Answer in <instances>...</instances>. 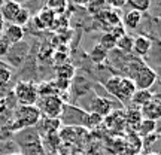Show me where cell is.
<instances>
[{
  "label": "cell",
  "mask_w": 161,
  "mask_h": 155,
  "mask_svg": "<svg viewBox=\"0 0 161 155\" xmlns=\"http://www.w3.org/2000/svg\"><path fill=\"white\" fill-rule=\"evenodd\" d=\"M40 118L42 115L37 106H17L9 119V130L14 134L27 128H33L39 124Z\"/></svg>",
  "instance_id": "obj_1"
},
{
  "label": "cell",
  "mask_w": 161,
  "mask_h": 155,
  "mask_svg": "<svg viewBox=\"0 0 161 155\" xmlns=\"http://www.w3.org/2000/svg\"><path fill=\"white\" fill-rule=\"evenodd\" d=\"M106 91L109 92L110 96H114L116 100H119L121 103H130L133 94L136 91V86L130 78L125 76H110L109 79L104 84Z\"/></svg>",
  "instance_id": "obj_2"
},
{
  "label": "cell",
  "mask_w": 161,
  "mask_h": 155,
  "mask_svg": "<svg viewBox=\"0 0 161 155\" xmlns=\"http://www.w3.org/2000/svg\"><path fill=\"white\" fill-rule=\"evenodd\" d=\"M12 96L15 97L19 106H36L39 100V91L37 86L29 80H19L14 86Z\"/></svg>",
  "instance_id": "obj_3"
},
{
  "label": "cell",
  "mask_w": 161,
  "mask_h": 155,
  "mask_svg": "<svg viewBox=\"0 0 161 155\" xmlns=\"http://www.w3.org/2000/svg\"><path fill=\"white\" fill-rule=\"evenodd\" d=\"M60 124L66 127H80V128H86V119H88V112L75 106V104H66L64 103L63 112L60 115Z\"/></svg>",
  "instance_id": "obj_4"
},
{
  "label": "cell",
  "mask_w": 161,
  "mask_h": 155,
  "mask_svg": "<svg viewBox=\"0 0 161 155\" xmlns=\"http://www.w3.org/2000/svg\"><path fill=\"white\" fill-rule=\"evenodd\" d=\"M37 102H39V104H36V106L39 109L40 115L49 118V119L60 118L64 108V100L60 96H45V97L39 98Z\"/></svg>",
  "instance_id": "obj_5"
},
{
  "label": "cell",
  "mask_w": 161,
  "mask_h": 155,
  "mask_svg": "<svg viewBox=\"0 0 161 155\" xmlns=\"http://www.w3.org/2000/svg\"><path fill=\"white\" fill-rule=\"evenodd\" d=\"M157 78L158 76H157L155 70L143 64L140 69L134 72V75L131 76V80L134 82L136 90H151V86L157 82Z\"/></svg>",
  "instance_id": "obj_6"
},
{
  "label": "cell",
  "mask_w": 161,
  "mask_h": 155,
  "mask_svg": "<svg viewBox=\"0 0 161 155\" xmlns=\"http://www.w3.org/2000/svg\"><path fill=\"white\" fill-rule=\"evenodd\" d=\"M115 106H114V102L108 97H103V96H96V94H91V97L88 96V108H85V112L88 113H97L100 116H108L112 112Z\"/></svg>",
  "instance_id": "obj_7"
},
{
  "label": "cell",
  "mask_w": 161,
  "mask_h": 155,
  "mask_svg": "<svg viewBox=\"0 0 161 155\" xmlns=\"http://www.w3.org/2000/svg\"><path fill=\"white\" fill-rule=\"evenodd\" d=\"M29 49H30L29 43H25L24 40H21V42H18V43H15V45H11V48H9V51H8V54H6L5 58L8 60V63L9 64L18 67V66H21L23 61L27 58V55H29Z\"/></svg>",
  "instance_id": "obj_8"
},
{
  "label": "cell",
  "mask_w": 161,
  "mask_h": 155,
  "mask_svg": "<svg viewBox=\"0 0 161 155\" xmlns=\"http://www.w3.org/2000/svg\"><path fill=\"white\" fill-rule=\"evenodd\" d=\"M140 115L143 119H151V121H158L161 116V104L160 100L154 96V98L151 100L149 103H146L145 106L140 108Z\"/></svg>",
  "instance_id": "obj_9"
},
{
  "label": "cell",
  "mask_w": 161,
  "mask_h": 155,
  "mask_svg": "<svg viewBox=\"0 0 161 155\" xmlns=\"http://www.w3.org/2000/svg\"><path fill=\"white\" fill-rule=\"evenodd\" d=\"M0 36L5 37L11 45H15L24 39V29L19 25H15V24H5Z\"/></svg>",
  "instance_id": "obj_10"
},
{
  "label": "cell",
  "mask_w": 161,
  "mask_h": 155,
  "mask_svg": "<svg viewBox=\"0 0 161 155\" xmlns=\"http://www.w3.org/2000/svg\"><path fill=\"white\" fill-rule=\"evenodd\" d=\"M151 48H152V40L149 37H146L143 35H139L136 37H133L131 52L136 54L137 57H146L151 52Z\"/></svg>",
  "instance_id": "obj_11"
},
{
  "label": "cell",
  "mask_w": 161,
  "mask_h": 155,
  "mask_svg": "<svg viewBox=\"0 0 161 155\" xmlns=\"http://www.w3.org/2000/svg\"><path fill=\"white\" fill-rule=\"evenodd\" d=\"M21 8H23V5L15 3V2H12V0H6V3L0 8V15L3 18L5 24H14L18 12L21 11Z\"/></svg>",
  "instance_id": "obj_12"
},
{
  "label": "cell",
  "mask_w": 161,
  "mask_h": 155,
  "mask_svg": "<svg viewBox=\"0 0 161 155\" xmlns=\"http://www.w3.org/2000/svg\"><path fill=\"white\" fill-rule=\"evenodd\" d=\"M55 18H57V15L43 6V8L37 12V15L35 17V21L39 29H51L54 21H55Z\"/></svg>",
  "instance_id": "obj_13"
},
{
  "label": "cell",
  "mask_w": 161,
  "mask_h": 155,
  "mask_svg": "<svg viewBox=\"0 0 161 155\" xmlns=\"http://www.w3.org/2000/svg\"><path fill=\"white\" fill-rule=\"evenodd\" d=\"M140 21H142V14L131 9V11L127 12L125 15H124V18H122V27L124 29L134 30L140 25Z\"/></svg>",
  "instance_id": "obj_14"
},
{
  "label": "cell",
  "mask_w": 161,
  "mask_h": 155,
  "mask_svg": "<svg viewBox=\"0 0 161 155\" xmlns=\"http://www.w3.org/2000/svg\"><path fill=\"white\" fill-rule=\"evenodd\" d=\"M152 98H154V94H152L149 90H136L134 94H133L131 100H130V103H131L133 106L142 108V106H145L146 103H149Z\"/></svg>",
  "instance_id": "obj_15"
},
{
  "label": "cell",
  "mask_w": 161,
  "mask_h": 155,
  "mask_svg": "<svg viewBox=\"0 0 161 155\" xmlns=\"http://www.w3.org/2000/svg\"><path fill=\"white\" fill-rule=\"evenodd\" d=\"M98 18H100V21H102L104 25L109 27V30L114 29V27H116L118 24H121V18L116 15V11L103 9V11L98 14Z\"/></svg>",
  "instance_id": "obj_16"
},
{
  "label": "cell",
  "mask_w": 161,
  "mask_h": 155,
  "mask_svg": "<svg viewBox=\"0 0 161 155\" xmlns=\"http://www.w3.org/2000/svg\"><path fill=\"white\" fill-rule=\"evenodd\" d=\"M45 8L49 9L51 12H54L57 17H60L67 9V0H46Z\"/></svg>",
  "instance_id": "obj_17"
},
{
  "label": "cell",
  "mask_w": 161,
  "mask_h": 155,
  "mask_svg": "<svg viewBox=\"0 0 161 155\" xmlns=\"http://www.w3.org/2000/svg\"><path fill=\"white\" fill-rule=\"evenodd\" d=\"M155 128H157V122H155V121L143 119V118H142V121L139 122V125H137V128H136V130L139 131V134H140V136L146 137V136L154 134Z\"/></svg>",
  "instance_id": "obj_18"
},
{
  "label": "cell",
  "mask_w": 161,
  "mask_h": 155,
  "mask_svg": "<svg viewBox=\"0 0 161 155\" xmlns=\"http://www.w3.org/2000/svg\"><path fill=\"white\" fill-rule=\"evenodd\" d=\"M75 76V67L72 64H61L57 67V79L61 80H67L69 82L72 78Z\"/></svg>",
  "instance_id": "obj_19"
},
{
  "label": "cell",
  "mask_w": 161,
  "mask_h": 155,
  "mask_svg": "<svg viewBox=\"0 0 161 155\" xmlns=\"http://www.w3.org/2000/svg\"><path fill=\"white\" fill-rule=\"evenodd\" d=\"M121 52H124V54H131V49H133V36L130 35H124L121 36L119 39L116 40V46Z\"/></svg>",
  "instance_id": "obj_20"
},
{
  "label": "cell",
  "mask_w": 161,
  "mask_h": 155,
  "mask_svg": "<svg viewBox=\"0 0 161 155\" xmlns=\"http://www.w3.org/2000/svg\"><path fill=\"white\" fill-rule=\"evenodd\" d=\"M90 58H91L92 63L102 64L104 60L108 58V51H106V49H103L100 45H96L91 51H90Z\"/></svg>",
  "instance_id": "obj_21"
},
{
  "label": "cell",
  "mask_w": 161,
  "mask_h": 155,
  "mask_svg": "<svg viewBox=\"0 0 161 155\" xmlns=\"http://www.w3.org/2000/svg\"><path fill=\"white\" fill-rule=\"evenodd\" d=\"M97 45H100L102 48H103V49H106V51L109 52L110 49H115L116 39L112 35H110V33H103V35L100 36V39H98V43H97Z\"/></svg>",
  "instance_id": "obj_22"
},
{
  "label": "cell",
  "mask_w": 161,
  "mask_h": 155,
  "mask_svg": "<svg viewBox=\"0 0 161 155\" xmlns=\"http://www.w3.org/2000/svg\"><path fill=\"white\" fill-rule=\"evenodd\" d=\"M12 78V69L9 64H6L5 61L0 60V86L6 85Z\"/></svg>",
  "instance_id": "obj_23"
},
{
  "label": "cell",
  "mask_w": 161,
  "mask_h": 155,
  "mask_svg": "<svg viewBox=\"0 0 161 155\" xmlns=\"http://www.w3.org/2000/svg\"><path fill=\"white\" fill-rule=\"evenodd\" d=\"M127 5L131 6L133 11H137L140 14L149 11L151 8V0H127Z\"/></svg>",
  "instance_id": "obj_24"
},
{
  "label": "cell",
  "mask_w": 161,
  "mask_h": 155,
  "mask_svg": "<svg viewBox=\"0 0 161 155\" xmlns=\"http://www.w3.org/2000/svg\"><path fill=\"white\" fill-rule=\"evenodd\" d=\"M30 18H31V15H30V11L29 9H25V8H21V11L18 12L17 18H15V21H14V24L15 25H19V27H23L24 25H27V24L30 23Z\"/></svg>",
  "instance_id": "obj_25"
},
{
  "label": "cell",
  "mask_w": 161,
  "mask_h": 155,
  "mask_svg": "<svg viewBox=\"0 0 161 155\" xmlns=\"http://www.w3.org/2000/svg\"><path fill=\"white\" fill-rule=\"evenodd\" d=\"M142 121V115H140V110L134 109V110H128L125 113V122H128V124H133L134 125V128H137L139 122Z\"/></svg>",
  "instance_id": "obj_26"
},
{
  "label": "cell",
  "mask_w": 161,
  "mask_h": 155,
  "mask_svg": "<svg viewBox=\"0 0 161 155\" xmlns=\"http://www.w3.org/2000/svg\"><path fill=\"white\" fill-rule=\"evenodd\" d=\"M103 116L97 115V113H88V119H86V128H94L102 124Z\"/></svg>",
  "instance_id": "obj_27"
},
{
  "label": "cell",
  "mask_w": 161,
  "mask_h": 155,
  "mask_svg": "<svg viewBox=\"0 0 161 155\" xmlns=\"http://www.w3.org/2000/svg\"><path fill=\"white\" fill-rule=\"evenodd\" d=\"M9 48H11V43H9L5 37L0 36V58L6 57V54H8V51H9Z\"/></svg>",
  "instance_id": "obj_28"
},
{
  "label": "cell",
  "mask_w": 161,
  "mask_h": 155,
  "mask_svg": "<svg viewBox=\"0 0 161 155\" xmlns=\"http://www.w3.org/2000/svg\"><path fill=\"white\" fill-rule=\"evenodd\" d=\"M108 3H110V5L115 6V8H122L127 3V0H108Z\"/></svg>",
  "instance_id": "obj_29"
},
{
  "label": "cell",
  "mask_w": 161,
  "mask_h": 155,
  "mask_svg": "<svg viewBox=\"0 0 161 155\" xmlns=\"http://www.w3.org/2000/svg\"><path fill=\"white\" fill-rule=\"evenodd\" d=\"M6 109H8V102H6V98H2L0 100V113H5Z\"/></svg>",
  "instance_id": "obj_30"
},
{
  "label": "cell",
  "mask_w": 161,
  "mask_h": 155,
  "mask_svg": "<svg viewBox=\"0 0 161 155\" xmlns=\"http://www.w3.org/2000/svg\"><path fill=\"white\" fill-rule=\"evenodd\" d=\"M76 5H80V6H88V3L91 2V0H73Z\"/></svg>",
  "instance_id": "obj_31"
},
{
  "label": "cell",
  "mask_w": 161,
  "mask_h": 155,
  "mask_svg": "<svg viewBox=\"0 0 161 155\" xmlns=\"http://www.w3.org/2000/svg\"><path fill=\"white\" fill-rule=\"evenodd\" d=\"M3 27H5V21H3V18H2V15H0V35H2V30H3Z\"/></svg>",
  "instance_id": "obj_32"
},
{
  "label": "cell",
  "mask_w": 161,
  "mask_h": 155,
  "mask_svg": "<svg viewBox=\"0 0 161 155\" xmlns=\"http://www.w3.org/2000/svg\"><path fill=\"white\" fill-rule=\"evenodd\" d=\"M12 2H15V3H19V5H23V3L29 2V0H12Z\"/></svg>",
  "instance_id": "obj_33"
},
{
  "label": "cell",
  "mask_w": 161,
  "mask_h": 155,
  "mask_svg": "<svg viewBox=\"0 0 161 155\" xmlns=\"http://www.w3.org/2000/svg\"><path fill=\"white\" fill-rule=\"evenodd\" d=\"M5 155H23L21 152H11V154H5Z\"/></svg>",
  "instance_id": "obj_34"
},
{
  "label": "cell",
  "mask_w": 161,
  "mask_h": 155,
  "mask_svg": "<svg viewBox=\"0 0 161 155\" xmlns=\"http://www.w3.org/2000/svg\"><path fill=\"white\" fill-rule=\"evenodd\" d=\"M5 3H6V0H0V8H2L3 5H5Z\"/></svg>",
  "instance_id": "obj_35"
}]
</instances>
